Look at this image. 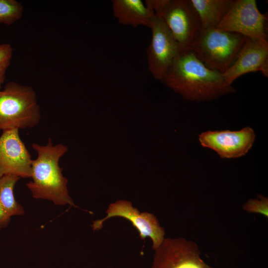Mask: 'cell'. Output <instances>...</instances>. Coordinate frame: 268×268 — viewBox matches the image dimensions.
I'll return each instance as SVG.
<instances>
[{"label":"cell","instance_id":"6da1fadb","mask_svg":"<svg viewBox=\"0 0 268 268\" xmlns=\"http://www.w3.org/2000/svg\"><path fill=\"white\" fill-rule=\"evenodd\" d=\"M161 81L184 99L197 102L235 91L223 73L207 67L190 50L175 59Z\"/></svg>","mask_w":268,"mask_h":268},{"label":"cell","instance_id":"7a4b0ae2","mask_svg":"<svg viewBox=\"0 0 268 268\" xmlns=\"http://www.w3.org/2000/svg\"><path fill=\"white\" fill-rule=\"evenodd\" d=\"M32 147L37 156L32 161V180L26 186L32 197L51 201L57 205L68 204L75 207L68 193L67 179L63 176V169L59 165L60 159L67 152V147L62 143L54 145L49 138L46 145L33 143Z\"/></svg>","mask_w":268,"mask_h":268},{"label":"cell","instance_id":"3957f363","mask_svg":"<svg viewBox=\"0 0 268 268\" xmlns=\"http://www.w3.org/2000/svg\"><path fill=\"white\" fill-rule=\"evenodd\" d=\"M40 119L36 93L31 86L10 81L0 89V130L33 128Z\"/></svg>","mask_w":268,"mask_h":268},{"label":"cell","instance_id":"277c9868","mask_svg":"<svg viewBox=\"0 0 268 268\" xmlns=\"http://www.w3.org/2000/svg\"><path fill=\"white\" fill-rule=\"evenodd\" d=\"M247 37L218 28L201 29L190 49L208 68L224 73L232 65Z\"/></svg>","mask_w":268,"mask_h":268},{"label":"cell","instance_id":"5b68a950","mask_svg":"<svg viewBox=\"0 0 268 268\" xmlns=\"http://www.w3.org/2000/svg\"><path fill=\"white\" fill-rule=\"evenodd\" d=\"M145 3L163 20L182 53L189 51L201 29L199 15L191 0H146Z\"/></svg>","mask_w":268,"mask_h":268},{"label":"cell","instance_id":"8992f818","mask_svg":"<svg viewBox=\"0 0 268 268\" xmlns=\"http://www.w3.org/2000/svg\"><path fill=\"white\" fill-rule=\"evenodd\" d=\"M267 14L259 10L256 0H235L216 28L268 43Z\"/></svg>","mask_w":268,"mask_h":268},{"label":"cell","instance_id":"52a82bcc","mask_svg":"<svg viewBox=\"0 0 268 268\" xmlns=\"http://www.w3.org/2000/svg\"><path fill=\"white\" fill-rule=\"evenodd\" d=\"M151 40L147 49V64L153 77L161 80L171 64L182 53L169 28L159 16H155L149 28Z\"/></svg>","mask_w":268,"mask_h":268},{"label":"cell","instance_id":"ba28073f","mask_svg":"<svg viewBox=\"0 0 268 268\" xmlns=\"http://www.w3.org/2000/svg\"><path fill=\"white\" fill-rule=\"evenodd\" d=\"M154 251L151 268H216L201 258L196 243L184 238H165Z\"/></svg>","mask_w":268,"mask_h":268},{"label":"cell","instance_id":"9c48e42d","mask_svg":"<svg viewBox=\"0 0 268 268\" xmlns=\"http://www.w3.org/2000/svg\"><path fill=\"white\" fill-rule=\"evenodd\" d=\"M107 216L103 219L94 221V230L101 229L105 220L113 217H121L129 220L138 231L139 237L144 240L148 237L152 241V249H156L165 239V230L152 213L140 212L134 207L131 201L119 200L110 203L106 210Z\"/></svg>","mask_w":268,"mask_h":268},{"label":"cell","instance_id":"30bf717a","mask_svg":"<svg viewBox=\"0 0 268 268\" xmlns=\"http://www.w3.org/2000/svg\"><path fill=\"white\" fill-rule=\"evenodd\" d=\"M256 134L246 127L239 131H208L199 135L203 147L215 151L221 158H236L245 155L251 148Z\"/></svg>","mask_w":268,"mask_h":268},{"label":"cell","instance_id":"8fae6325","mask_svg":"<svg viewBox=\"0 0 268 268\" xmlns=\"http://www.w3.org/2000/svg\"><path fill=\"white\" fill-rule=\"evenodd\" d=\"M32 160L19 130L2 131L0 136V177L12 175L30 178Z\"/></svg>","mask_w":268,"mask_h":268},{"label":"cell","instance_id":"7c38bea8","mask_svg":"<svg viewBox=\"0 0 268 268\" xmlns=\"http://www.w3.org/2000/svg\"><path fill=\"white\" fill-rule=\"evenodd\" d=\"M267 63H268V43L247 38L235 61L223 75L226 82L231 85L242 75L260 71Z\"/></svg>","mask_w":268,"mask_h":268},{"label":"cell","instance_id":"4fadbf2b","mask_svg":"<svg viewBox=\"0 0 268 268\" xmlns=\"http://www.w3.org/2000/svg\"><path fill=\"white\" fill-rule=\"evenodd\" d=\"M113 15L122 25L150 28L155 13L141 0H112Z\"/></svg>","mask_w":268,"mask_h":268},{"label":"cell","instance_id":"5bb4252c","mask_svg":"<svg viewBox=\"0 0 268 268\" xmlns=\"http://www.w3.org/2000/svg\"><path fill=\"white\" fill-rule=\"evenodd\" d=\"M20 179L12 175L0 177V231L8 225L11 217L24 213V208L16 201L14 192Z\"/></svg>","mask_w":268,"mask_h":268},{"label":"cell","instance_id":"9a60e30c","mask_svg":"<svg viewBox=\"0 0 268 268\" xmlns=\"http://www.w3.org/2000/svg\"><path fill=\"white\" fill-rule=\"evenodd\" d=\"M201 29L216 28L227 14L233 0H191Z\"/></svg>","mask_w":268,"mask_h":268},{"label":"cell","instance_id":"2e32d148","mask_svg":"<svg viewBox=\"0 0 268 268\" xmlns=\"http://www.w3.org/2000/svg\"><path fill=\"white\" fill-rule=\"evenodd\" d=\"M23 7L16 0H0V24L11 25L22 16Z\"/></svg>","mask_w":268,"mask_h":268},{"label":"cell","instance_id":"e0dca14e","mask_svg":"<svg viewBox=\"0 0 268 268\" xmlns=\"http://www.w3.org/2000/svg\"><path fill=\"white\" fill-rule=\"evenodd\" d=\"M243 209L249 213H258L268 217V199L258 195L255 199H250L242 206Z\"/></svg>","mask_w":268,"mask_h":268},{"label":"cell","instance_id":"ac0fdd59","mask_svg":"<svg viewBox=\"0 0 268 268\" xmlns=\"http://www.w3.org/2000/svg\"><path fill=\"white\" fill-rule=\"evenodd\" d=\"M13 50L9 43L0 44V89L4 82L7 69L12 56Z\"/></svg>","mask_w":268,"mask_h":268}]
</instances>
